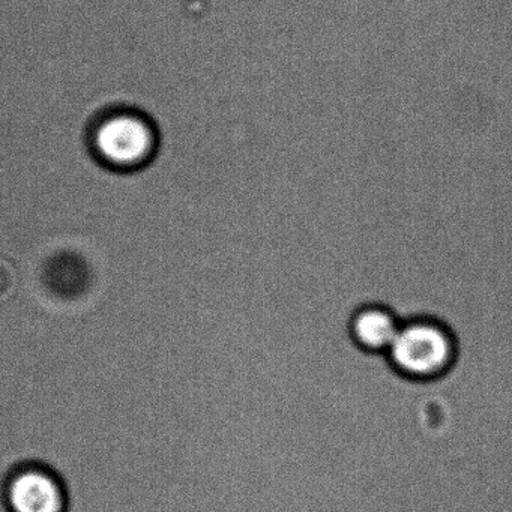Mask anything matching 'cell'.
<instances>
[{"mask_svg":"<svg viewBox=\"0 0 512 512\" xmlns=\"http://www.w3.org/2000/svg\"><path fill=\"white\" fill-rule=\"evenodd\" d=\"M158 148L160 133L157 125L146 113L134 107H110L89 125V152L110 172H139L154 161Z\"/></svg>","mask_w":512,"mask_h":512,"instance_id":"cell-1","label":"cell"},{"mask_svg":"<svg viewBox=\"0 0 512 512\" xmlns=\"http://www.w3.org/2000/svg\"><path fill=\"white\" fill-rule=\"evenodd\" d=\"M386 356L394 370L407 379H437L457 361V340L436 320H409L401 323Z\"/></svg>","mask_w":512,"mask_h":512,"instance_id":"cell-2","label":"cell"},{"mask_svg":"<svg viewBox=\"0 0 512 512\" xmlns=\"http://www.w3.org/2000/svg\"><path fill=\"white\" fill-rule=\"evenodd\" d=\"M0 499L7 512H71L70 487L58 469L43 460H25L10 467Z\"/></svg>","mask_w":512,"mask_h":512,"instance_id":"cell-3","label":"cell"},{"mask_svg":"<svg viewBox=\"0 0 512 512\" xmlns=\"http://www.w3.org/2000/svg\"><path fill=\"white\" fill-rule=\"evenodd\" d=\"M400 326L401 320L389 308L365 305L350 319L349 334L356 346L364 352L386 355Z\"/></svg>","mask_w":512,"mask_h":512,"instance_id":"cell-4","label":"cell"},{"mask_svg":"<svg viewBox=\"0 0 512 512\" xmlns=\"http://www.w3.org/2000/svg\"><path fill=\"white\" fill-rule=\"evenodd\" d=\"M41 280L46 289L58 298H73L80 295L83 287L91 281V272L85 259L71 251L53 254L41 269Z\"/></svg>","mask_w":512,"mask_h":512,"instance_id":"cell-5","label":"cell"}]
</instances>
